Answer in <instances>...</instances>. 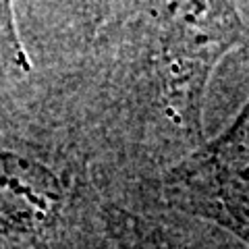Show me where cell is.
Here are the masks:
<instances>
[{"label":"cell","instance_id":"3957f363","mask_svg":"<svg viewBox=\"0 0 249 249\" xmlns=\"http://www.w3.org/2000/svg\"><path fill=\"white\" fill-rule=\"evenodd\" d=\"M67 204L69 187L56 166L0 135V237L42 241L58 229Z\"/></svg>","mask_w":249,"mask_h":249},{"label":"cell","instance_id":"7a4b0ae2","mask_svg":"<svg viewBox=\"0 0 249 249\" xmlns=\"http://www.w3.org/2000/svg\"><path fill=\"white\" fill-rule=\"evenodd\" d=\"M162 191L170 206L220 224L249 245V100L222 135L168 170Z\"/></svg>","mask_w":249,"mask_h":249},{"label":"cell","instance_id":"6da1fadb","mask_svg":"<svg viewBox=\"0 0 249 249\" xmlns=\"http://www.w3.org/2000/svg\"><path fill=\"white\" fill-rule=\"evenodd\" d=\"M158 71L162 104L177 127L199 143L210 75L245 37V25L231 2L156 4Z\"/></svg>","mask_w":249,"mask_h":249},{"label":"cell","instance_id":"277c9868","mask_svg":"<svg viewBox=\"0 0 249 249\" xmlns=\"http://www.w3.org/2000/svg\"><path fill=\"white\" fill-rule=\"evenodd\" d=\"M133 235L135 249H199L183 239L175 229H168L150 218H135Z\"/></svg>","mask_w":249,"mask_h":249}]
</instances>
